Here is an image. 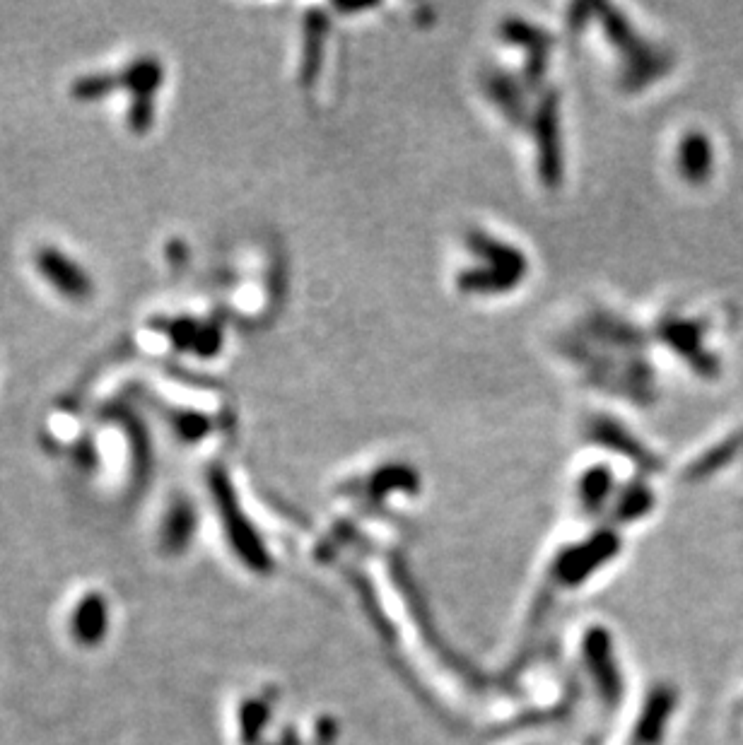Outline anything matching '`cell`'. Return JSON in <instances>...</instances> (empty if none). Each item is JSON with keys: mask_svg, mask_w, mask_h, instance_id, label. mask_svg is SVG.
I'll use <instances>...</instances> for the list:
<instances>
[{"mask_svg": "<svg viewBox=\"0 0 743 745\" xmlns=\"http://www.w3.org/2000/svg\"><path fill=\"white\" fill-rule=\"evenodd\" d=\"M119 87H126L133 95L131 102V128L145 133L155 121V95L165 85V66L155 56H140L121 70Z\"/></svg>", "mask_w": 743, "mask_h": 745, "instance_id": "6da1fadb", "label": "cell"}, {"mask_svg": "<svg viewBox=\"0 0 743 745\" xmlns=\"http://www.w3.org/2000/svg\"><path fill=\"white\" fill-rule=\"evenodd\" d=\"M34 266H37V273L42 275L44 283H49L54 292L70 302H87L95 295L92 275L58 246H42L34 256Z\"/></svg>", "mask_w": 743, "mask_h": 745, "instance_id": "7a4b0ae2", "label": "cell"}, {"mask_svg": "<svg viewBox=\"0 0 743 745\" xmlns=\"http://www.w3.org/2000/svg\"><path fill=\"white\" fill-rule=\"evenodd\" d=\"M683 169H686L688 177L693 179H707L710 177V169H712V150H710V143H707L705 138L695 136L690 138L686 143V148H683Z\"/></svg>", "mask_w": 743, "mask_h": 745, "instance_id": "3957f363", "label": "cell"}, {"mask_svg": "<svg viewBox=\"0 0 743 745\" xmlns=\"http://www.w3.org/2000/svg\"><path fill=\"white\" fill-rule=\"evenodd\" d=\"M116 87H119V78L116 75H83V78L73 82L70 92L80 102H97V99L111 95Z\"/></svg>", "mask_w": 743, "mask_h": 745, "instance_id": "277c9868", "label": "cell"}, {"mask_svg": "<svg viewBox=\"0 0 743 745\" xmlns=\"http://www.w3.org/2000/svg\"><path fill=\"white\" fill-rule=\"evenodd\" d=\"M191 529H193L191 509L186 507V504H177L167 519V543L181 545L186 541V536H189Z\"/></svg>", "mask_w": 743, "mask_h": 745, "instance_id": "5b68a950", "label": "cell"}, {"mask_svg": "<svg viewBox=\"0 0 743 745\" xmlns=\"http://www.w3.org/2000/svg\"><path fill=\"white\" fill-rule=\"evenodd\" d=\"M102 623L104 620H102V606H99V601L83 603V608L78 610V620H75L80 639H95L97 632L102 630Z\"/></svg>", "mask_w": 743, "mask_h": 745, "instance_id": "8992f818", "label": "cell"}]
</instances>
